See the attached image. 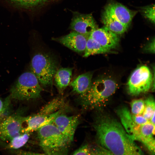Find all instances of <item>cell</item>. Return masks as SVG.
I'll list each match as a JSON object with an SVG mask.
<instances>
[{"mask_svg": "<svg viewBox=\"0 0 155 155\" xmlns=\"http://www.w3.org/2000/svg\"><path fill=\"white\" fill-rule=\"evenodd\" d=\"M100 146L111 154H143L141 149L125 131L122 125L106 115H100L94 124Z\"/></svg>", "mask_w": 155, "mask_h": 155, "instance_id": "cell-1", "label": "cell"}, {"mask_svg": "<svg viewBox=\"0 0 155 155\" xmlns=\"http://www.w3.org/2000/svg\"><path fill=\"white\" fill-rule=\"evenodd\" d=\"M102 20L104 26L118 35L123 34L127 29V27L104 12L102 15Z\"/></svg>", "mask_w": 155, "mask_h": 155, "instance_id": "cell-17", "label": "cell"}, {"mask_svg": "<svg viewBox=\"0 0 155 155\" xmlns=\"http://www.w3.org/2000/svg\"><path fill=\"white\" fill-rule=\"evenodd\" d=\"M130 106L133 115H141L145 109V101L142 99L134 100L131 102Z\"/></svg>", "mask_w": 155, "mask_h": 155, "instance_id": "cell-23", "label": "cell"}, {"mask_svg": "<svg viewBox=\"0 0 155 155\" xmlns=\"http://www.w3.org/2000/svg\"><path fill=\"white\" fill-rule=\"evenodd\" d=\"M149 122L154 125L155 126V114L153 115L150 120Z\"/></svg>", "mask_w": 155, "mask_h": 155, "instance_id": "cell-30", "label": "cell"}, {"mask_svg": "<svg viewBox=\"0 0 155 155\" xmlns=\"http://www.w3.org/2000/svg\"><path fill=\"white\" fill-rule=\"evenodd\" d=\"M11 99L10 95L4 100L0 98V121L3 120V116L9 107Z\"/></svg>", "mask_w": 155, "mask_h": 155, "instance_id": "cell-26", "label": "cell"}, {"mask_svg": "<svg viewBox=\"0 0 155 155\" xmlns=\"http://www.w3.org/2000/svg\"><path fill=\"white\" fill-rule=\"evenodd\" d=\"M61 102V99L59 98L55 99L44 107L39 113L49 114L55 112L59 107Z\"/></svg>", "mask_w": 155, "mask_h": 155, "instance_id": "cell-25", "label": "cell"}, {"mask_svg": "<svg viewBox=\"0 0 155 155\" xmlns=\"http://www.w3.org/2000/svg\"><path fill=\"white\" fill-rule=\"evenodd\" d=\"M117 112L122 125L129 136L134 141L139 142L141 125L137 124L134 121L131 114L127 107H121Z\"/></svg>", "mask_w": 155, "mask_h": 155, "instance_id": "cell-13", "label": "cell"}, {"mask_svg": "<svg viewBox=\"0 0 155 155\" xmlns=\"http://www.w3.org/2000/svg\"><path fill=\"white\" fill-rule=\"evenodd\" d=\"M111 50L102 46L90 36L87 41L83 56L87 57L94 54L105 53L109 52Z\"/></svg>", "mask_w": 155, "mask_h": 155, "instance_id": "cell-18", "label": "cell"}, {"mask_svg": "<svg viewBox=\"0 0 155 155\" xmlns=\"http://www.w3.org/2000/svg\"><path fill=\"white\" fill-rule=\"evenodd\" d=\"M103 150L101 146L92 148L87 144L84 145L75 151L74 155L102 154Z\"/></svg>", "mask_w": 155, "mask_h": 155, "instance_id": "cell-21", "label": "cell"}, {"mask_svg": "<svg viewBox=\"0 0 155 155\" xmlns=\"http://www.w3.org/2000/svg\"><path fill=\"white\" fill-rule=\"evenodd\" d=\"M90 36L102 46L110 50L115 48L119 41L118 35L104 26L95 29Z\"/></svg>", "mask_w": 155, "mask_h": 155, "instance_id": "cell-14", "label": "cell"}, {"mask_svg": "<svg viewBox=\"0 0 155 155\" xmlns=\"http://www.w3.org/2000/svg\"><path fill=\"white\" fill-rule=\"evenodd\" d=\"M145 102V108L142 115L149 121L155 114V106L154 98L152 96H150L146 100Z\"/></svg>", "mask_w": 155, "mask_h": 155, "instance_id": "cell-22", "label": "cell"}, {"mask_svg": "<svg viewBox=\"0 0 155 155\" xmlns=\"http://www.w3.org/2000/svg\"><path fill=\"white\" fill-rule=\"evenodd\" d=\"M70 28L73 31L90 36L93 31L98 28V27L91 14H82L74 11L73 12Z\"/></svg>", "mask_w": 155, "mask_h": 155, "instance_id": "cell-8", "label": "cell"}, {"mask_svg": "<svg viewBox=\"0 0 155 155\" xmlns=\"http://www.w3.org/2000/svg\"><path fill=\"white\" fill-rule=\"evenodd\" d=\"M132 117L134 121L137 124L142 125L149 122V121L145 118L143 115H135L131 114Z\"/></svg>", "mask_w": 155, "mask_h": 155, "instance_id": "cell-27", "label": "cell"}, {"mask_svg": "<svg viewBox=\"0 0 155 155\" xmlns=\"http://www.w3.org/2000/svg\"><path fill=\"white\" fill-rule=\"evenodd\" d=\"M30 66L31 71L42 86L46 87L52 84L57 65L51 56L45 53H37L32 57Z\"/></svg>", "mask_w": 155, "mask_h": 155, "instance_id": "cell-5", "label": "cell"}, {"mask_svg": "<svg viewBox=\"0 0 155 155\" xmlns=\"http://www.w3.org/2000/svg\"><path fill=\"white\" fill-rule=\"evenodd\" d=\"M61 113V110L46 114L39 113L36 114L25 117L24 122L26 125L23 127L22 132L31 133L37 131L40 127L52 123L56 116Z\"/></svg>", "mask_w": 155, "mask_h": 155, "instance_id": "cell-12", "label": "cell"}, {"mask_svg": "<svg viewBox=\"0 0 155 155\" xmlns=\"http://www.w3.org/2000/svg\"><path fill=\"white\" fill-rule=\"evenodd\" d=\"M72 69L61 68L57 70L54 76L56 86L59 91L62 93L70 82Z\"/></svg>", "mask_w": 155, "mask_h": 155, "instance_id": "cell-16", "label": "cell"}, {"mask_svg": "<svg viewBox=\"0 0 155 155\" xmlns=\"http://www.w3.org/2000/svg\"><path fill=\"white\" fill-rule=\"evenodd\" d=\"M89 36L73 31L67 35L53 38V40L75 52L82 53L84 52Z\"/></svg>", "mask_w": 155, "mask_h": 155, "instance_id": "cell-11", "label": "cell"}, {"mask_svg": "<svg viewBox=\"0 0 155 155\" xmlns=\"http://www.w3.org/2000/svg\"><path fill=\"white\" fill-rule=\"evenodd\" d=\"M104 12L127 28L137 13V11L131 10L120 3L114 2L108 3Z\"/></svg>", "mask_w": 155, "mask_h": 155, "instance_id": "cell-9", "label": "cell"}, {"mask_svg": "<svg viewBox=\"0 0 155 155\" xmlns=\"http://www.w3.org/2000/svg\"><path fill=\"white\" fill-rule=\"evenodd\" d=\"M117 87V83L111 78H100L92 82L89 89L81 96L86 106L92 108L100 107L107 103Z\"/></svg>", "mask_w": 155, "mask_h": 155, "instance_id": "cell-2", "label": "cell"}, {"mask_svg": "<svg viewBox=\"0 0 155 155\" xmlns=\"http://www.w3.org/2000/svg\"><path fill=\"white\" fill-rule=\"evenodd\" d=\"M146 52L154 53H155V39L154 38L145 46L144 49Z\"/></svg>", "mask_w": 155, "mask_h": 155, "instance_id": "cell-28", "label": "cell"}, {"mask_svg": "<svg viewBox=\"0 0 155 155\" xmlns=\"http://www.w3.org/2000/svg\"><path fill=\"white\" fill-rule=\"evenodd\" d=\"M12 152L14 153L15 154H16L20 155H32L40 154H36L32 152L26 151L23 150L13 151V152Z\"/></svg>", "mask_w": 155, "mask_h": 155, "instance_id": "cell-29", "label": "cell"}, {"mask_svg": "<svg viewBox=\"0 0 155 155\" xmlns=\"http://www.w3.org/2000/svg\"><path fill=\"white\" fill-rule=\"evenodd\" d=\"M79 119L77 116H68L61 113L55 118L53 123L71 143L73 140Z\"/></svg>", "mask_w": 155, "mask_h": 155, "instance_id": "cell-10", "label": "cell"}, {"mask_svg": "<svg viewBox=\"0 0 155 155\" xmlns=\"http://www.w3.org/2000/svg\"><path fill=\"white\" fill-rule=\"evenodd\" d=\"M30 133L24 132L16 136L8 141L5 146V148L13 150L18 149L24 146L28 142Z\"/></svg>", "mask_w": 155, "mask_h": 155, "instance_id": "cell-19", "label": "cell"}, {"mask_svg": "<svg viewBox=\"0 0 155 155\" xmlns=\"http://www.w3.org/2000/svg\"><path fill=\"white\" fill-rule=\"evenodd\" d=\"M22 8L30 9L41 6L54 0H7Z\"/></svg>", "mask_w": 155, "mask_h": 155, "instance_id": "cell-20", "label": "cell"}, {"mask_svg": "<svg viewBox=\"0 0 155 155\" xmlns=\"http://www.w3.org/2000/svg\"><path fill=\"white\" fill-rule=\"evenodd\" d=\"M92 73L87 72L78 76L69 84L75 92L80 95L84 94L89 89L91 83Z\"/></svg>", "mask_w": 155, "mask_h": 155, "instance_id": "cell-15", "label": "cell"}, {"mask_svg": "<svg viewBox=\"0 0 155 155\" xmlns=\"http://www.w3.org/2000/svg\"><path fill=\"white\" fill-rule=\"evenodd\" d=\"M42 90L34 74L27 71L22 74L12 86L9 95L11 99L29 100L40 97Z\"/></svg>", "mask_w": 155, "mask_h": 155, "instance_id": "cell-4", "label": "cell"}, {"mask_svg": "<svg viewBox=\"0 0 155 155\" xmlns=\"http://www.w3.org/2000/svg\"><path fill=\"white\" fill-rule=\"evenodd\" d=\"M153 76L147 66L137 67L131 74L127 84L128 92L132 96H137L148 92L153 84Z\"/></svg>", "mask_w": 155, "mask_h": 155, "instance_id": "cell-6", "label": "cell"}, {"mask_svg": "<svg viewBox=\"0 0 155 155\" xmlns=\"http://www.w3.org/2000/svg\"><path fill=\"white\" fill-rule=\"evenodd\" d=\"M25 117L15 114L0 121V140L8 142L22 133Z\"/></svg>", "mask_w": 155, "mask_h": 155, "instance_id": "cell-7", "label": "cell"}, {"mask_svg": "<svg viewBox=\"0 0 155 155\" xmlns=\"http://www.w3.org/2000/svg\"><path fill=\"white\" fill-rule=\"evenodd\" d=\"M39 144L45 153L49 155L65 154L71 142L53 123L37 130Z\"/></svg>", "mask_w": 155, "mask_h": 155, "instance_id": "cell-3", "label": "cell"}, {"mask_svg": "<svg viewBox=\"0 0 155 155\" xmlns=\"http://www.w3.org/2000/svg\"><path fill=\"white\" fill-rule=\"evenodd\" d=\"M155 5L152 4L142 7L141 12L146 18L154 24L155 23Z\"/></svg>", "mask_w": 155, "mask_h": 155, "instance_id": "cell-24", "label": "cell"}]
</instances>
